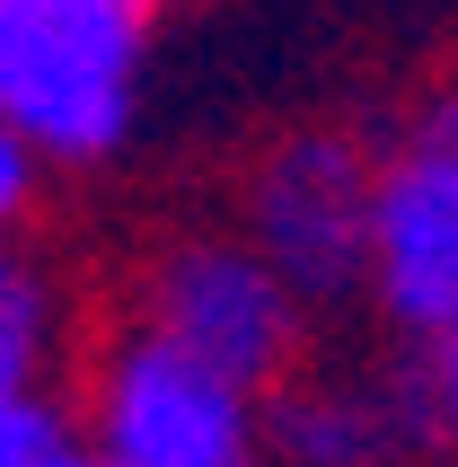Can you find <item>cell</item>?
Wrapping results in <instances>:
<instances>
[{
    "label": "cell",
    "mask_w": 458,
    "mask_h": 467,
    "mask_svg": "<svg viewBox=\"0 0 458 467\" xmlns=\"http://www.w3.org/2000/svg\"><path fill=\"white\" fill-rule=\"evenodd\" d=\"M159 0H0V124L53 177H98L132 150Z\"/></svg>",
    "instance_id": "cell-1"
},
{
    "label": "cell",
    "mask_w": 458,
    "mask_h": 467,
    "mask_svg": "<svg viewBox=\"0 0 458 467\" xmlns=\"http://www.w3.org/2000/svg\"><path fill=\"white\" fill-rule=\"evenodd\" d=\"M79 441L106 467H274L265 397L177 353L168 336L106 317L79 344Z\"/></svg>",
    "instance_id": "cell-2"
},
{
    "label": "cell",
    "mask_w": 458,
    "mask_h": 467,
    "mask_svg": "<svg viewBox=\"0 0 458 467\" xmlns=\"http://www.w3.org/2000/svg\"><path fill=\"white\" fill-rule=\"evenodd\" d=\"M132 327L168 336L177 353L212 362L221 379L274 397L282 379L308 370V300L255 256L238 230H168L151 238L124 274V309Z\"/></svg>",
    "instance_id": "cell-3"
},
{
    "label": "cell",
    "mask_w": 458,
    "mask_h": 467,
    "mask_svg": "<svg viewBox=\"0 0 458 467\" xmlns=\"http://www.w3.org/2000/svg\"><path fill=\"white\" fill-rule=\"evenodd\" d=\"M370 212H380V132L282 124L238 168V238L308 309L370 291Z\"/></svg>",
    "instance_id": "cell-4"
},
{
    "label": "cell",
    "mask_w": 458,
    "mask_h": 467,
    "mask_svg": "<svg viewBox=\"0 0 458 467\" xmlns=\"http://www.w3.org/2000/svg\"><path fill=\"white\" fill-rule=\"evenodd\" d=\"M370 317L406 353L458 336V150L380 124V212H370Z\"/></svg>",
    "instance_id": "cell-5"
},
{
    "label": "cell",
    "mask_w": 458,
    "mask_h": 467,
    "mask_svg": "<svg viewBox=\"0 0 458 467\" xmlns=\"http://www.w3.org/2000/svg\"><path fill=\"white\" fill-rule=\"evenodd\" d=\"M265 450L274 467H397L414 441L406 389L388 379H335V370H300L265 397Z\"/></svg>",
    "instance_id": "cell-6"
},
{
    "label": "cell",
    "mask_w": 458,
    "mask_h": 467,
    "mask_svg": "<svg viewBox=\"0 0 458 467\" xmlns=\"http://www.w3.org/2000/svg\"><path fill=\"white\" fill-rule=\"evenodd\" d=\"M71 291L45 256L26 247H0V397L53 389V370L71 353Z\"/></svg>",
    "instance_id": "cell-7"
},
{
    "label": "cell",
    "mask_w": 458,
    "mask_h": 467,
    "mask_svg": "<svg viewBox=\"0 0 458 467\" xmlns=\"http://www.w3.org/2000/svg\"><path fill=\"white\" fill-rule=\"evenodd\" d=\"M397 389H406L414 441L458 459V336H441L432 353H406V362H397Z\"/></svg>",
    "instance_id": "cell-8"
},
{
    "label": "cell",
    "mask_w": 458,
    "mask_h": 467,
    "mask_svg": "<svg viewBox=\"0 0 458 467\" xmlns=\"http://www.w3.org/2000/svg\"><path fill=\"white\" fill-rule=\"evenodd\" d=\"M62 441H79L71 397H53V389L0 397V467H36L45 450H62Z\"/></svg>",
    "instance_id": "cell-9"
},
{
    "label": "cell",
    "mask_w": 458,
    "mask_h": 467,
    "mask_svg": "<svg viewBox=\"0 0 458 467\" xmlns=\"http://www.w3.org/2000/svg\"><path fill=\"white\" fill-rule=\"evenodd\" d=\"M45 194H53V168L36 159V141H18V132L0 124V247H26Z\"/></svg>",
    "instance_id": "cell-10"
},
{
    "label": "cell",
    "mask_w": 458,
    "mask_h": 467,
    "mask_svg": "<svg viewBox=\"0 0 458 467\" xmlns=\"http://www.w3.org/2000/svg\"><path fill=\"white\" fill-rule=\"evenodd\" d=\"M36 467H106V459H98V450H88V441H62V450H45V459H36Z\"/></svg>",
    "instance_id": "cell-11"
},
{
    "label": "cell",
    "mask_w": 458,
    "mask_h": 467,
    "mask_svg": "<svg viewBox=\"0 0 458 467\" xmlns=\"http://www.w3.org/2000/svg\"><path fill=\"white\" fill-rule=\"evenodd\" d=\"M441 467H458V459H441Z\"/></svg>",
    "instance_id": "cell-12"
}]
</instances>
